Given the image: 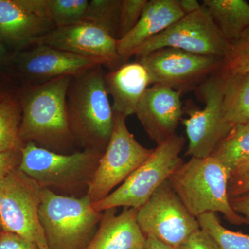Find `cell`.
Masks as SVG:
<instances>
[{"label":"cell","instance_id":"f35d334b","mask_svg":"<svg viewBox=\"0 0 249 249\" xmlns=\"http://www.w3.org/2000/svg\"><path fill=\"white\" fill-rule=\"evenodd\" d=\"M4 98H6V97H4V96H3L2 93H1V91H0V101H1V100L4 99Z\"/></svg>","mask_w":249,"mask_h":249},{"label":"cell","instance_id":"8992f818","mask_svg":"<svg viewBox=\"0 0 249 249\" xmlns=\"http://www.w3.org/2000/svg\"><path fill=\"white\" fill-rule=\"evenodd\" d=\"M185 142L184 137L175 134L158 144L147 160L120 186L102 200L93 204V209L103 213L119 207L140 209L182 164L181 152Z\"/></svg>","mask_w":249,"mask_h":249},{"label":"cell","instance_id":"52a82bcc","mask_svg":"<svg viewBox=\"0 0 249 249\" xmlns=\"http://www.w3.org/2000/svg\"><path fill=\"white\" fill-rule=\"evenodd\" d=\"M226 77L216 71L196 89L205 103L203 108L187 107L188 117L181 122L188 139L186 156L195 158L211 157L219 142L232 129L223 114Z\"/></svg>","mask_w":249,"mask_h":249},{"label":"cell","instance_id":"74e56055","mask_svg":"<svg viewBox=\"0 0 249 249\" xmlns=\"http://www.w3.org/2000/svg\"><path fill=\"white\" fill-rule=\"evenodd\" d=\"M37 248L38 249H50L47 245V241L45 238L42 239L37 243Z\"/></svg>","mask_w":249,"mask_h":249},{"label":"cell","instance_id":"484cf974","mask_svg":"<svg viewBox=\"0 0 249 249\" xmlns=\"http://www.w3.org/2000/svg\"><path fill=\"white\" fill-rule=\"evenodd\" d=\"M88 4V0H46L47 14L55 28L81 22Z\"/></svg>","mask_w":249,"mask_h":249},{"label":"cell","instance_id":"d6a6232c","mask_svg":"<svg viewBox=\"0 0 249 249\" xmlns=\"http://www.w3.org/2000/svg\"><path fill=\"white\" fill-rule=\"evenodd\" d=\"M230 203L234 211L245 217L249 224V193L230 198Z\"/></svg>","mask_w":249,"mask_h":249},{"label":"cell","instance_id":"cb8c5ba5","mask_svg":"<svg viewBox=\"0 0 249 249\" xmlns=\"http://www.w3.org/2000/svg\"><path fill=\"white\" fill-rule=\"evenodd\" d=\"M201 230L214 240L219 249H249V235L234 232L221 224L217 214L206 213L196 217Z\"/></svg>","mask_w":249,"mask_h":249},{"label":"cell","instance_id":"f546056e","mask_svg":"<svg viewBox=\"0 0 249 249\" xmlns=\"http://www.w3.org/2000/svg\"><path fill=\"white\" fill-rule=\"evenodd\" d=\"M0 249H38L37 245L13 232H0Z\"/></svg>","mask_w":249,"mask_h":249},{"label":"cell","instance_id":"d6986e66","mask_svg":"<svg viewBox=\"0 0 249 249\" xmlns=\"http://www.w3.org/2000/svg\"><path fill=\"white\" fill-rule=\"evenodd\" d=\"M108 94L112 97L113 111L127 116L135 114L142 96L152 85L150 75L140 62H125L105 76Z\"/></svg>","mask_w":249,"mask_h":249},{"label":"cell","instance_id":"e0dca14e","mask_svg":"<svg viewBox=\"0 0 249 249\" xmlns=\"http://www.w3.org/2000/svg\"><path fill=\"white\" fill-rule=\"evenodd\" d=\"M184 16L178 0H147L137 25L117 40V52L121 62H127L141 46Z\"/></svg>","mask_w":249,"mask_h":249},{"label":"cell","instance_id":"83f0119b","mask_svg":"<svg viewBox=\"0 0 249 249\" xmlns=\"http://www.w3.org/2000/svg\"><path fill=\"white\" fill-rule=\"evenodd\" d=\"M147 0H122L119 14L118 40L128 34L137 25Z\"/></svg>","mask_w":249,"mask_h":249},{"label":"cell","instance_id":"d590c367","mask_svg":"<svg viewBox=\"0 0 249 249\" xmlns=\"http://www.w3.org/2000/svg\"><path fill=\"white\" fill-rule=\"evenodd\" d=\"M247 172H249V158L242 162L237 167V168L232 173L231 178L232 176H235V175H242V174L247 173Z\"/></svg>","mask_w":249,"mask_h":249},{"label":"cell","instance_id":"ab89813d","mask_svg":"<svg viewBox=\"0 0 249 249\" xmlns=\"http://www.w3.org/2000/svg\"></svg>","mask_w":249,"mask_h":249},{"label":"cell","instance_id":"9a60e30c","mask_svg":"<svg viewBox=\"0 0 249 249\" xmlns=\"http://www.w3.org/2000/svg\"><path fill=\"white\" fill-rule=\"evenodd\" d=\"M181 94L168 87L152 85L137 106L136 115L148 137L157 145L177 134L184 112Z\"/></svg>","mask_w":249,"mask_h":249},{"label":"cell","instance_id":"4dcf8cb0","mask_svg":"<svg viewBox=\"0 0 249 249\" xmlns=\"http://www.w3.org/2000/svg\"><path fill=\"white\" fill-rule=\"evenodd\" d=\"M228 193L230 198L249 193V172L231 177L228 185Z\"/></svg>","mask_w":249,"mask_h":249},{"label":"cell","instance_id":"277c9868","mask_svg":"<svg viewBox=\"0 0 249 249\" xmlns=\"http://www.w3.org/2000/svg\"><path fill=\"white\" fill-rule=\"evenodd\" d=\"M89 196H62L42 188L39 220L50 249H85L101 222Z\"/></svg>","mask_w":249,"mask_h":249},{"label":"cell","instance_id":"e575fe53","mask_svg":"<svg viewBox=\"0 0 249 249\" xmlns=\"http://www.w3.org/2000/svg\"><path fill=\"white\" fill-rule=\"evenodd\" d=\"M145 249H175L152 237H147Z\"/></svg>","mask_w":249,"mask_h":249},{"label":"cell","instance_id":"4fadbf2b","mask_svg":"<svg viewBox=\"0 0 249 249\" xmlns=\"http://www.w3.org/2000/svg\"><path fill=\"white\" fill-rule=\"evenodd\" d=\"M34 44L49 46L89 59L111 71L123 65L117 52V40L103 28L86 21L54 28L35 39L31 45Z\"/></svg>","mask_w":249,"mask_h":249},{"label":"cell","instance_id":"8d00e7d4","mask_svg":"<svg viewBox=\"0 0 249 249\" xmlns=\"http://www.w3.org/2000/svg\"><path fill=\"white\" fill-rule=\"evenodd\" d=\"M7 51H6L5 43L0 36V64H4L7 58Z\"/></svg>","mask_w":249,"mask_h":249},{"label":"cell","instance_id":"30bf717a","mask_svg":"<svg viewBox=\"0 0 249 249\" xmlns=\"http://www.w3.org/2000/svg\"><path fill=\"white\" fill-rule=\"evenodd\" d=\"M229 43L223 37L209 11L201 9L185 15L178 22L152 37L134 52L136 59L157 49L175 48L222 60Z\"/></svg>","mask_w":249,"mask_h":249},{"label":"cell","instance_id":"7a4b0ae2","mask_svg":"<svg viewBox=\"0 0 249 249\" xmlns=\"http://www.w3.org/2000/svg\"><path fill=\"white\" fill-rule=\"evenodd\" d=\"M105 76L103 66L95 65L71 77L67 94L69 121L77 143L102 153L114 124Z\"/></svg>","mask_w":249,"mask_h":249},{"label":"cell","instance_id":"7402d4cb","mask_svg":"<svg viewBox=\"0 0 249 249\" xmlns=\"http://www.w3.org/2000/svg\"><path fill=\"white\" fill-rule=\"evenodd\" d=\"M211 157L219 160L231 176L237 167L249 158V122L233 126Z\"/></svg>","mask_w":249,"mask_h":249},{"label":"cell","instance_id":"f1b7e54d","mask_svg":"<svg viewBox=\"0 0 249 249\" xmlns=\"http://www.w3.org/2000/svg\"><path fill=\"white\" fill-rule=\"evenodd\" d=\"M178 249H219L214 240L201 229L195 232Z\"/></svg>","mask_w":249,"mask_h":249},{"label":"cell","instance_id":"9c48e42d","mask_svg":"<svg viewBox=\"0 0 249 249\" xmlns=\"http://www.w3.org/2000/svg\"><path fill=\"white\" fill-rule=\"evenodd\" d=\"M42 190L16 168L0 180V227L37 245L45 238L39 220Z\"/></svg>","mask_w":249,"mask_h":249},{"label":"cell","instance_id":"44dd1931","mask_svg":"<svg viewBox=\"0 0 249 249\" xmlns=\"http://www.w3.org/2000/svg\"><path fill=\"white\" fill-rule=\"evenodd\" d=\"M225 77L223 98L224 119L232 127L249 122V73Z\"/></svg>","mask_w":249,"mask_h":249},{"label":"cell","instance_id":"5b68a950","mask_svg":"<svg viewBox=\"0 0 249 249\" xmlns=\"http://www.w3.org/2000/svg\"><path fill=\"white\" fill-rule=\"evenodd\" d=\"M18 168L42 188L71 191L89 187L102 152L84 150L62 154L24 143Z\"/></svg>","mask_w":249,"mask_h":249},{"label":"cell","instance_id":"ffe728a7","mask_svg":"<svg viewBox=\"0 0 249 249\" xmlns=\"http://www.w3.org/2000/svg\"><path fill=\"white\" fill-rule=\"evenodd\" d=\"M214 22L228 43L249 29V4L245 0H204Z\"/></svg>","mask_w":249,"mask_h":249},{"label":"cell","instance_id":"4316f807","mask_svg":"<svg viewBox=\"0 0 249 249\" xmlns=\"http://www.w3.org/2000/svg\"><path fill=\"white\" fill-rule=\"evenodd\" d=\"M218 71L225 76L249 73V29L229 43Z\"/></svg>","mask_w":249,"mask_h":249},{"label":"cell","instance_id":"ba28073f","mask_svg":"<svg viewBox=\"0 0 249 249\" xmlns=\"http://www.w3.org/2000/svg\"><path fill=\"white\" fill-rule=\"evenodd\" d=\"M114 114L110 140L88 188L87 196L92 204L102 200L122 184L153 152V149L142 146L129 132L125 116Z\"/></svg>","mask_w":249,"mask_h":249},{"label":"cell","instance_id":"603a6c76","mask_svg":"<svg viewBox=\"0 0 249 249\" xmlns=\"http://www.w3.org/2000/svg\"><path fill=\"white\" fill-rule=\"evenodd\" d=\"M22 109L19 100L6 97L0 101V154L20 150Z\"/></svg>","mask_w":249,"mask_h":249},{"label":"cell","instance_id":"1f68e13d","mask_svg":"<svg viewBox=\"0 0 249 249\" xmlns=\"http://www.w3.org/2000/svg\"><path fill=\"white\" fill-rule=\"evenodd\" d=\"M20 150L0 154V180L19 166L21 160Z\"/></svg>","mask_w":249,"mask_h":249},{"label":"cell","instance_id":"2e32d148","mask_svg":"<svg viewBox=\"0 0 249 249\" xmlns=\"http://www.w3.org/2000/svg\"><path fill=\"white\" fill-rule=\"evenodd\" d=\"M43 0H0V36L5 44L29 45L55 27Z\"/></svg>","mask_w":249,"mask_h":249},{"label":"cell","instance_id":"8fae6325","mask_svg":"<svg viewBox=\"0 0 249 249\" xmlns=\"http://www.w3.org/2000/svg\"><path fill=\"white\" fill-rule=\"evenodd\" d=\"M137 222L145 237L175 249L200 229L197 219L188 211L168 180L138 209Z\"/></svg>","mask_w":249,"mask_h":249},{"label":"cell","instance_id":"7c38bea8","mask_svg":"<svg viewBox=\"0 0 249 249\" xmlns=\"http://www.w3.org/2000/svg\"><path fill=\"white\" fill-rule=\"evenodd\" d=\"M136 61L146 69L152 85L168 87L183 93L196 90L219 70L222 60L166 47L136 59Z\"/></svg>","mask_w":249,"mask_h":249},{"label":"cell","instance_id":"836d02e7","mask_svg":"<svg viewBox=\"0 0 249 249\" xmlns=\"http://www.w3.org/2000/svg\"><path fill=\"white\" fill-rule=\"evenodd\" d=\"M178 4L185 15L196 12L202 6L196 0H178Z\"/></svg>","mask_w":249,"mask_h":249},{"label":"cell","instance_id":"ac0fdd59","mask_svg":"<svg viewBox=\"0 0 249 249\" xmlns=\"http://www.w3.org/2000/svg\"><path fill=\"white\" fill-rule=\"evenodd\" d=\"M99 228L85 249H145L146 237L138 222V209L124 208L120 214L116 209L104 211Z\"/></svg>","mask_w":249,"mask_h":249},{"label":"cell","instance_id":"5bb4252c","mask_svg":"<svg viewBox=\"0 0 249 249\" xmlns=\"http://www.w3.org/2000/svg\"><path fill=\"white\" fill-rule=\"evenodd\" d=\"M33 48L15 56L19 73L30 81L40 84L63 76H75L95 65L93 60L45 45L34 44Z\"/></svg>","mask_w":249,"mask_h":249},{"label":"cell","instance_id":"d4e9b609","mask_svg":"<svg viewBox=\"0 0 249 249\" xmlns=\"http://www.w3.org/2000/svg\"><path fill=\"white\" fill-rule=\"evenodd\" d=\"M121 1L122 0H91L83 20L103 28L118 40Z\"/></svg>","mask_w":249,"mask_h":249},{"label":"cell","instance_id":"6da1fadb","mask_svg":"<svg viewBox=\"0 0 249 249\" xmlns=\"http://www.w3.org/2000/svg\"><path fill=\"white\" fill-rule=\"evenodd\" d=\"M71 76L40 84L28 85L21 91L19 136L23 143L33 142L51 151L65 154L76 143L70 127L67 94Z\"/></svg>","mask_w":249,"mask_h":249},{"label":"cell","instance_id":"3957f363","mask_svg":"<svg viewBox=\"0 0 249 249\" xmlns=\"http://www.w3.org/2000/svg\"><path fill=\"white\" fill-rule=\"evenodd\" d=\"M230 178L227 168L215 159L191 157L170 175L168 181L195 217L206 213H220L234 225L248 224L231 205L228 193Z\"/></svg>","mask_w":249,"mask_h":249}]
</instances>
